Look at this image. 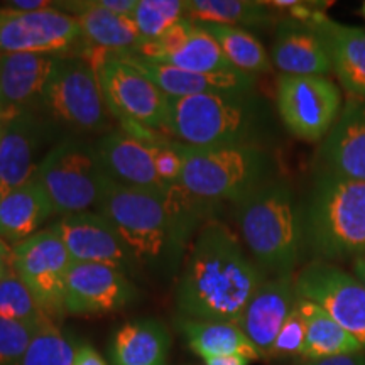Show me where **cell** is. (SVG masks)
<instances>
[{
    "label": "cell",
    "instance_id": "obj_1",
    "mask_svg": "<svg viewBox=\"0 0 365 365\" xmlns=\"http://www.w3.org/2000/svg\"><path fill=\"white\" fill-rule=\"evenodd\" d=\"M266 272L242 249L230 228L208 222L191 245L178 286L185 319L239 323Z\"/></svg>",
    "mask_w": 365,
    "mask_h": 365
},
{
    "label": "cell",
    "instance_id": "obj_2",
    "mask_svg": "<svg viewBox=\"0 0 365 365\" xmlns=\"http://www.w3.org/2000/svg\"><path fill=\"white\" fill-rule=\"evenodd\" d=\"M196 198L180 185L168 193L118 185L107 175L100 180L97 208L137 261L156 262L176 252L200 220Z\"/></svg>",
    "mask_w": 365,
    "mask_h": 365
},
{
    "label": "cell",
    "instance_id": "obj_3",
    "mask_svg": "<svg viewBox=\"0 0 365 365\" xmlns=\"http://www.w3.org/2000/svg\"><path fill=\"white\" fill-rule=\"evenodd\" d=\"M301 215L304 247L318 261L365 255V181L318 170Z\"/></svg>",
    "mask_w": 365,
    "mask_h": 365
},
{
    "label": "cell",
    "instance_id": "obj_4",
    "mask_svg": "<svg viewBox=\"0 0 365 365\" xmlns=\"http://www.w3.org/2000/svg\"><path fill=\"white\" fill-rule=\"evenodd\" d=\"M235 217L255 264L274 277L294 276L304 235L303 215L289 186L271 180L235 203Z\"/></svg>",
    "mask_w": 365,
    "mask_h": 365
},
{
    "label": "cell",
    "instance_id": "obj_5",
    "mask_svg": "<svg viewBox=\"0 0 365 365\" xmlns=\"http://www.w3.org/2000/svg\"><path fill=\"white\" fill-rule=\"evenodd\" d=\"M262 110L250 93H203L171 98L163 132L188 148L255 144Z\"/></svg>",
    "mask_w": 365,
    "mask_h": 365
},
{
    "label": "cell",
    "instance_id": "obj_6",
    "mask_svg": "<svg viewBox=\"0 0 365 365\" xmlns=\"http://www.w3.org/2000/svg\"><path fill=\"white\" fill-rule=\"evenodd\" d=\"M180 186L207 203H239L272 180L271 156L257 144L188 148L181 144Z\"/></svg>",
    "mask_w": 365,
    "mask_h": 365
},
{
    "label": "cell",
    "instance_id": "obj_7",
    "mask_svg": "<svg viewBox=\"0 0 365 365\" xmlns=\"http://www.w3.org/2000/svg\"><path fill=\"white\" fill-rule=\"evenodd\" d=\"M80 58L97 71L110 113L130 124L148 127V130L163 132L171 102L164 91L117 54L88 46Z\"/></svg>",
    "mask_w": 365,
    "mask_h": 365
},
{
    "label": "cell",
    "instance_id": "obj_8",
    "mask_svg": "<svg viewBox=\"0 0 365 365\" xmlns=\"http://www.w3.org/2000/svg\"><path fill=\"white\" fill-rule=\"evenodd\" d=\"M102 175L93 148L68 139L46 154L34 176L51 200L54 213L66 217L97 207Z\"/></svg>",
    "mask_w": 365,
    "mask_h": 365
},
{
    "label": "cell",
    "instance_id": "obj_9",
    "mask_svg": "<svg viewBox=\"0 0 365 365\" xmlns=\"http://www.w3.org/2000/svg\"><path fill=\"white\" fill-rule=\"evenodd\" d=\"M41 103L49 115L78 130L98 132L110 124L97 71L80 56L58 59Z\"/></svg>",
    "mask_w": 365,
    "mask_h": 365
},
{
    "label": "cell",
    "instance_id": "obj_10",
    "mask_svg": "<svg viewBox=\"0 0 365 365\" xmlns=\"http://www.w3.org/2000/svg\"><path fill=\"white\" fill-rule=\"evenodd\" d=\"M73 259L53 227L12 247V267L53 322L66 313V277Z\"/></svg>",
    "mask_w": 365,
    "mask_h": 365
},
{
    "label": "cell",
    "instance_id": "obj_11",
    "mask_svg": "<svg viewBox=\"0 0 365 365\" xmlns=\"http://www.w3.org/2000/svg\"><path fill=\"white\" fill-rule=\"evenodd\" d=\"M276 102L286 129L308 143L325 139L344 108L341 88L328 76L281 75Z\"/></svg>",
    "mask_w": 365,
    "mask_h": 365
},
{
    "label": "cell",
    "instance_id": "obj_12",
    "mask_svg": "<svg viewBox=\"0 0 365 365\" xmlns=\"http://www.w3.org/2000/svg\"><path fill=\"white\" fill-rule=\"evenodd\" d=\"M296 293L322 307L365 350V286L336 264L313 261L294 277Z\"/></svg>",
    "mask_w": 365,
    "mask_h": 365
},
{
    "label": "cell",
    "instance_id": "obj_13",
    "mask_svg": "<svg viewBox=\"0 0 365 365\" xmlns=\"http://www.w3.org/2000/svg\"><path fill=\"white\" fill-rule=\"evenodd\" d=\"M83 44L76 17L56 7L36 12L0 9V56L14 53L66 56Z\"/></svg>",
    "mask_w": 365,
    "mask_h": 365
},
{
    "label": "cell",
    "instance_id": "obj_14",
    "mask_svg": "<svg viewBox=\"0 0 365 365\" xmlns=\"http://www.w3.org/2000/svg\"><path fill=\"white\" fill-rule=\"evenodd\" d=\"M319 2H299L289 17L308 21L318 27L330 49L333 73L340 81L346 98L365 100V29L345 26L323 14Z\"/></svg>",
    "mask_w": 365,
    "mask_h": 365
},
{
    "label": "cell",
    "instance_id": "obj_15",
    "mask_svg": "<svg viewBox=\"0 0 365 365\" xmlns=\"http://www.w3.org/2000/svg\"><path fill=\"white\" fill-rule=\"evenodd\" d=\"M158 143V139H149V137H139L127 134V132H112V134L103 135L93 145V150L103 175H107L118 185L168 193L175 186L166 185L159 178L154 166Z\"/></svg>",
    "mask_w": 365,
    "mask_h": 365
},
{
    "label": "cell",
    "instance_id": "obj_16",
    "mask_svg": "<svg viewBox=\"0 0 365 365\" xmlns=\"http://www.w3.org/2000/svg\"><path fill=\"white\" fill-rule=\"evenodd\" d=\"M135 298V287L122 269L73 262L66 277L65 307L70 314H100L122 309Z\"/></svg>",
    "mask_w": 365,
    "mask_h": 365
},
{
    "label": "cell",
    "instance_id": "obj_17",
    "mask_svg": "<svg viewBox=\"0 0 365 365\" xmlns=\"http://www.w3.org/2000/svg\"><path fill=\"white\" fill-rule=\"evenodd\" d=\"M53 228L65 242L73 262L107 264L124 271L134 259L112 223L100 213L66 215Z\"/></svg>",
    "mask_w": 365,
    "mask_h": 365
},
{
    "label": "cell",
    "instance_id": "obj_18",
    "mask_svg": "<svg viewBox=\"0 0 365 365\" xmlns=\"http://www.w3.org/2000/svg\"><path fill=\"white\" fill-rule=\"evenodd\" d=\"M271 63L287 76H328L333 71L330 49L318 27L308 21H277Z\"/></svg>",
    "mask_w": 365,
    "mask_h": 365
},
{
    "label": "cell",
    "instance_id": "obj_19",
    "mask_svg": "<svg viewBox=\"0 0 365 365\" xmlns=\"http://www.w3.org/2000/svg\"><path fill=\"white\" fill-rule=\"evenodd\" d=\"M294 277L277 276L264 281L237 323L262 359H269L274 341L299 298Z\"/></svg>",
    "mask_w": 365,
    "mask_h": 365
},
{
    "label": "cell",
    "instance_id": "obj_20",
    "mask_svg": "<svg viewBox=\"0 0 365 365\" xmlns=\"http://www.w3.org/2000/svg\"><path fill=\"white\" fill-rule=\"evenodd\" d=\"M140 71L170 98H185L203 93H250L255 76L240 71L227 73H191L180 68L148 61L134 54H117Z\"/></svg>",
    "mask_w": 365,
    "mask_h": 365
},
{
    "label": "cell",
    "instance_id": "obj_21",
    "mask_svg": "<svg viewBox=\"0 0 365 365\" xmlns=\"http://www.w3.org/2000/svg\"><path fill=\"white\" fill-rule=\"evenodd\" d=\"M319 170L365 181V100L346 98L318 150Z\"/></svg>",
    "mask_w": 365,
    "mask_h": 365
},
{
    "label": "cell",
    "instance_id": "obj_22",
    "mask_svg": "<svg viewBox=\"0 0 365 365\" xmlns=\"http://www.w3.org/2000/svg\"><path fill=\"white\" fill-rule=\"evenodd\" d=\"M61 12H73L78 21L85 44L112 54L132 53L143 43L132 16L107 11L98 0L56 2Z\"/></svg>",
    "mask_w": 365,
    "mask_h": 365
},
{
    "label": "cell",
    "instance_id": "obj_23",
    "mask_svg": "<svg viewBox=\"0 0 365 365\" xmlns=\"http://www.w3.org/2000/svg\"><path fill=\"white\" fill-rule=\"evenodd\" d=\"M38 132L36 120L24 110L7 120L0 139V200L36 175Z\"/></svg>",
    "mask_w": 365,
    "mask_h": 365
},
{
    "label": "cell",
    "instance_id": "obj_24",
    "mask_svg": "<svg viewBox=\"0 0 365 365\" xmlns=\"http://www.w3.org/2000/svg\"><path fill=\"white\" fill-rule=\"evenodd\" d=\"M61 56L38 53H14L0 56V86L9 108L22 112L43 98L54 66Z\"/></svg>",
    "mask_w": 365,
    "mask_h": 365
},
{
    "label": "cell",
    "instance_id": "obj_25",
    "mask_svg": "<svg viewBox=\"0 0 365 365\" xmlns=\"http://www.w3.org/2000/svg\"><path fill=\"white\" fill-rule=\"evenodd\" d=\"M54 215V208L38 178L33 176L21 188L0 200V239L21 244L38 234L39 227Z\"/></svg>",
    "mask_w": 365,
    "mask_h": 365
},
{
    "label": "cell",
    "instance_id": "obj_26",
    "mask_svg": "<svg viewBox=\"0 0 365 365\" xmlns=\"http://www.w3.org/2000/svg\"><path fill=\"white\" fill-rule=\"evenodd\" d=\"M171 349L168 328L158 319L140 318L122 325L113 335V365H164Z\"/></svg>",
    "mask_w": 365,
    "mask_h": 365
},
{
    "label": "cell",
    "instance_id": "obj_27",
    "mask_svg": "<svg viewBox=\"0 0 365 365\" xmlns=\"http://www.w3.org/2000/svg\"><path fill=\"white\" fill-rule=\"evenodd\" d=\"M296 307L303 314L307 335L299 357L303 360H318L339 355H354L364 352L355 336L344 330L322 307L313 301L298 298Z\"/></svg>",
    "mask_w": 365,
    "mask_h": 365
},
{
    "label": "cell",
    "instance_id": "obj_28",
    "mask_svg": "<svg viewBox=\"0 0 365 365\" xmlns=\"http://www.w3.org/2000/svg\"><path fill=\"white\" fill-rule=\"evenodd\" d=\"M180 330L186 336L190 349L203 360L227 357V355H240L250 362L262 359L237 323L198 322V319L182 318Z\"/></svg>",
    "mask_w": 365,
    "mask_h": 365
},
{
    "label": "cell",
    "instance_id": "obj_29",
    "mask_svg": "<svg viewBox=\"0 0 365 365\" xmlns=\"http://www.w3.org/2000/svg\"><path fill=\"white\" fill-rule=\"evenodd\" d=\"M186 17L196 24L266 27L279 17L266 2L254 0H186Z\"/></svg>",
    "mask_w": 365,
    "mask_h": 365
},
{
    "label": "cell",
    "instance_id": "obj_30",
    "mask_svg": "<svg viewBox=\"0 0 365 365\" xmlns=\"http://www.w3.org/2000/svg\"><path fill=\"white\" fill-rule=\"evenodd\" d=\"M215 38L232 66L237 71L255 76L271 71V58L261 41L247 29L220 24H200Z\"/></svg>",
    "mask_w": 365,
    "mask_h": 365
},
{
    "label": "cell",
    "instance_id": "obj_31",
    "mask_svg": "<svg viewBox=\"0 0 365 365\" xmlns=\"http://www.w3.org/2000/svg\"><path fill=\"white\" fill-rule=\"evenodd\" d=\"M154 63L175 66L191 73H227L237 71L228 63L225 54L212 34L207 33L202 26L196 24L193 33L180 48L163 54Z\"/></svg>",
    "mask_w": 365,
    "mask_h": 365
},
{
    "label": "cell",
    "instance_id": "obj_32",
    "mask_svg": "<svg viewBox=\"0 0 365 365\" xmlns=\"http://www.w3.org/2000/svg\"><path fill=\"white\" fill-rule=\"evenodd\" d=\"M0 317L34 328H41L51 319L14 269L0 279Z\"/></svg>",
    "mask_w": 365,
    "mask_h": 365
},
{
    "label": "cell",
    "instance_id": "obj_33",
    "mask_svg": "<svg viewBox=\"0 0 365 365\" xmlns=\"http://www.w3.org/2000/svg\"><path fill=\"white\" fill-rule=\"evenodd\" d=\"M186 0H139L132 16L143 41H156L186 17Z\"/></svg>",
    "mask_w": 365,
    "mask_h": 365
},
{
    "label": "cell",
    "instance_id": "obj_34",
    "mask_svg": "<svg viewBox=\"0 0 365 365\" xmlns=\"http://www.w3.org/2000/svg\"><path fill=\"white\" fill-rule=\"evenodd\" d=\"M75 346L49 319L36 331L33 341L19 365H73Z\"/></svg>",
    "mask_w": 365,
    "mask_h": 365
},
{
    "label": "cell",
    "instance_id": "obj_35",
    "mask_svg": "<svg viewBox=\"0 0 365 365\" xmlns=\"http://www.w3.org/2000/svg\"><path fill=\"white\" fill-rule=\"evenodd\" d=\"M38 330L0 317V365H19Z\"/></svg>",
    "mask_w": 365,
    "mask_h": 365
},
{
    "label": "cell",
    "instance_id": "obj_36",
    "mask_svg": "<svg viewBox=\"0 0 365 365\" xmlns=\"http://www.w3.org/2000/svg\"><path fill=\"white\" fill-rule=\"evenodd\" d=\"M298 303V301H296ZM304 335H307V325H304V318L298 307H294L286 323L282 325L279 335L274 341L271 355L269 359H286L301 355V349L304 344Z\"/></svg>",
    "mask_w": 365,
    "mask_h": 365
},
{
    "label": "cell",
    "instance_id": "obj_37",
    "mask_svg": "<svg viewBox=\"0 0 365 365\" xmlns=\"http://www.w3.org/2000/svg\"><path fill=\"white\" fill-rule=\"evenodd\" d=\"M154 166L161 180L170 186H178L182 173V150L180 143H166L159 140L156 154H154Z\"/></svg>",
    "mask_w": 365,
    "mask_h": 365
},
{
    "label": "cell",
    "instance_id": "obj_38",
    "mask_svg": "<svg viewBox=\"0 0 365 365\" xmlns=\"http://www.w3.org/2000/svg\"><path fill=\"white\" fill-rule=\"evenodd\" d=\"M298 365H365V354L339 355V357H328L318 360H301Z\"/></svg>",
    "mask_w": 365,
    "mask_h": 365
},
{
    "label": "cell",
    "instance_id": "obj_39",
    "mask_svg": "<svg viewBox=\"0 0 365 365\" xmlns=\"http://www.w3.org/2000/svg\"><path fill=\"white\" fill-rule=\"evenodd\" d=\"M73 365H108L105 362L102 355H100L93 346L88 344H83L80 346H75V359H73Z\"/></svg>",
    "mask_w": 365,
    "mask_h": 365
},
{
    "label": "cell",
    "instance_id": "obj_40",
    "mask_svg": "<svg viewBox=\"0 0 365 365\" xmlns=\"http://www.w3.org/2000/svg\"><path fill=\"white\" fill-rule=\"evenodd\" d=\"M56 2H49V0H11L6 2L4 6L11 11H21V12H36L44 11V9H51Z\"/></svg>",
    "mask_w": 365,
    "mask_h": 365
},
{
    "label": "cell",
    "instance_id": "obj_41",
    "mask_svg": "<svg viewBox=\"0 0 365 365\" xmlns=\"http://www.w3.org/2000/svg\"><path fill=\"white\" fill-rule=\"evenodd\" d=\"M12 267V247H9L6 240L0 239V279L11 271Z\"/></svg>",
    "mask_w": 365,
    "mask_h": 365
},
{
    "label": "cell",
    "instance_id": "obj_42",
    "mask_svg": "<svg viewBox=\"0 0 365 365\" xmlns=\"http://www.w3.org/2000/svg\"><path fill=\"white\" fill-rule=\"evenodd\" d=\"M250 360L240 355H227V357H212L205 360V365H249Z\"/></svg>",
    "mask_w": 365,
    "mask_h": 365
},
{
    "label": "cell",
    "instance_id": "obj_43",
    "mask_svg": "<svg viewBox=\"0 0 365 365\" xmlns=\"http://www.w3.org/2000/svg\"><path fill=\"white\" fill-rule=\"evenodd\" d=\"M354 276L365 286V255L354 261Z\"/></svg>",
    "mask_w": 365,
    "mask_h": 365
},
{
    "label": "cell",
    "instance_id": "obj_44",
    "mask_svg": "<svg viewBox=\"0 0 365 365\" xmlns=\"http://www.w3.org/2000/svg\"><path fill=\"white\" fill-rule=\"evenodd\" d=\"M14 113H17V110L9 108V105L6 103V98H4L2 86H0V117H11V115H14Z\"/></svg>",
    "mask_w": 365,
    "mask_h": 365
},
{
    "label": "cell",
    "instance_id": "obj_45",
    "mask_svg": "<svg viewBox=\"0 0 365 365\" xmlns=\"http://www.w3.org/2000/svg\"><path fill=\"white\" fill-rule=\"evenodd\" d=\"M14 115H16V113H14ZM14 115H11V117H0V125H2V124H6V122L9 120V118H12Z\"/></svg>",
    "mask_w": 365,
    "mask_h": 365
},
{
    "label": "cell",
    "instance_id": "obj_46",
    "mask_svg": "<svg viewBox=\"0 0 365 365\" xmlns=\"http://www.w3.org/2000/svg\"><path fill=\"white\" fill-rule=\"evenodd\" d=\"M362 14H364V17H365V2H364V6H362Z\"/></svg>",
    "mask_w": 365,
    "mask_h": 365
}]
</instances>
